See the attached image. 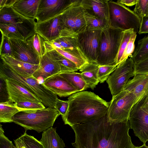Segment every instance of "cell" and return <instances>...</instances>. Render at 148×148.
<instances>
[{
  "instance_id": "ac0fdd59",
  "label": "cell",
  "mask_w": 148,
  "mask_h": 148,
  "mask_svg": "<svg viewBox=\"0 0 148 148\" xmlns=\"http://www.w3.org/2000/svg\"><path fill=\"white\" fill-rule=\"evenodd\" d=\"M108 0H81L84 10L89 14L109 23Z\"/></svg>"
},
{
  "instance_id": "484cf974",
  "label": "cell",
  "mask_w": 148,
  "mask_h": 148,
  "mask_svg": "<svg viewBox=\"0 0 148 148\" xmlns=\"http://www.w3.org/2000/svg\"><path fill=\"white\" fill-rule=\"evenodd\" d=\"M59 74L65 78L78 92L88 88L81 73L75 71L61 72Z\"/></svg>"
},
{
  "instance_id": "ab89813d",
  "label": "cell",
  "mask_w": 148,
  "mask_h": 148,
  "mask_svg": "<svg viewBox=\"0 0 148 148\" xmlns=\"http://www.w3.org/2000/svg\"><path fill=\"white\" fill-rule=\"evenodd\" d=\"M136 36V34L134 32L133 33L124 52L120 63L127 59L129 56H131L135 50L134 42Z\"/></svg>"
},
{
  "instance_id": "52a82bcc",
  "label": "cell",
  "mask_w": 148,
  "mask_h": 148,
  "mask_svg": "<svg viewBox=\"0 0 148 148\" xmlns=\"http://www.w3.org/2000/svg\"><path fill=\"white\" fill-rule=\"evenodd\" d=\"M138 101L134 94L125 90L112 96L106 114L108 121L112 123L129 121L131 110Z\"/></svg>"
},
{
  "instance_id": "d590c367",
  "label": "cell",
  "mask_w": 148,
  "mask_h": 148,
  "mask_svg": "<svg viewBox=\"0 0 148 148\" xmlns=\"http://www.w3.org/2000/svg\"><path fill=\"white\" fill-rule=\"evenodd\" d=\"M15 105L19 111L27 110H35L45 108V106L41 102L30 101H20L14 103Z\"/></svg>"
},
{
  "instance_id": "f907efd6",
  "label": "cell",
  "mask_w": 148,
  "mask_h": 148,
  "mask_svg": "<svg viewBox=\"0 0 148 148\" xmlns=\"http://www.w3.org/2000/svg\"><path fill=\"white\" fill-rule=\"evenodd\" d=\"M135 148H148V146L146 145L145 143L141 146L136 147Z\"/></svg>"
},
{
  "instance_id": "8992f818",
  "label": "cell",
  "mask_w": 148,
  "mask_h": 148,
  "mask_svg": "<svg viewBox=\"0 0 148 148\" xmlns=\"http://www.w3.org/2000/svg\"><path fill=\"white\" fill-rule=\"evenodd\" d=\"M108 3L110 26L124 31L132 29L138 33L141 19L133 11L117 1L108 0Z\"/></svg>"
},
{
  "instance_id": "8d00e7d4",
  "label": "cell",
  "mask_w": 148,
  "mask_h": 148,
  "mask_svg": "<svg viewBox=\"0 0 148 148\" xmlns=\"http://www.w3.org/2000/svg\"><path fill=\"white\" fill-rule=\"evenodd\" d=\"M117 67L116 65H99L98 77L100 83H103L106 81Z\"/></svg>"
},
{
  "instance_id": "816d5d0a",
  "label": "cell",
  "mask_w": 148,
  "mask_h": 148,
  "mask_svg": "<svg viewBox=\"0 0 148 148\" xmlns=\"http://www.w3.org/2000/svg\"></svg>"
},
{
  "instance_id": "9a60e30c",
  "label": "cell",
  "mask_w": 148,
  "mask_h": 148,
  "mask_svg": "<svg viewBox=\"0 0 148 148\" xmlns=\"http://www.w3.org/2000/svg\"><path fill=\"white\" fill-rule=\"evenodd\" d=\"M9 100L15 103L20 101L42 102L40 98L14 81L5 77Z\"/></svg>"
},
{
  "instance_id": "7c38bea8",
  "label": "cell",
  "mask_w": 148,
  "mask_h": 148,
  "mask_svg": "<svg viewBox=\"0 0 148 148\" xmlns=\"http://www.w3.org/2000/svg\"><path fill=\"white\" fill-rule=\"evenodd\" d=\"M73 0H41L36 16V22L46 21L62 14Z\"/></svg>"
},
{
  "instance_id": "cb8c5ba5",
  "label": "cell",
  "mask_w": 148,
  "mask_h": 148,
  "mask_svg": "<svg viewBox=\"0 0 148 148\" xmlns=\"http://www.w3.org/2000/svg\"><path fill=\"white\" fill-rule=\"evenodd\" d=\"M28 19L17 12L12 6L0 8V24H11L16 27Z\"/></svg>"
},
{
  "instance_id": "ee69618b",
  "label": "cell",
  "mask_w": 148,
  "mask_h": 148,
  "mask_svg": "<svg viewBox=\"0 0 148 148\" xmlns=\"http://www.w3.org/2000/svg\"><path fill=\"white\" fill-rule=\"evenodd\" d=\"M0 79V102H5L9 100V95L5 79L1 77Z\"/></svg>"
},
{
  "instance_id": "603a6c76",
  "label": "cell",
  "mask_w": 148,
  "mask_h": 148,
  "mask_svg": "<svg viewBox=\"0 0 148 148\" xmlns=\"http://www.w3.org/2000/svg\"><path fill=\"white\" fill-rule=\"evenodd\" d=\"M56 128L51 127L42 132L40 140L44 148H64L65 144L56 132Z\"/></svg>"
},
{
  "instance_id": "2e32d148",
  "label": "cell",
  "mask_w": 148,
  "mask_h": 148,
  "mask_svg": "<svg viewBox=\"0 0 148 148\" xmlns=\"http://www.w3.org/2000/svg\"><path fill=\"white\" fill-rule=\"evenodd\" d=\"M60 15L41 23H37L36 22V32L46 41H51L59 38L62 29L60 20Z\"/></svg>"
},
{
  "instance_id": "1f68e13d",
  "label": "cell",
  "mask_w": 148,
  "mask_h": 148,
  "mask_svg": "<svg viewBox=\"0 0 148 148\" xmlns=\"http://www.w3.org/2000/svg\"><path fill=\"white\" fill-rule=\"evenodd\" d=\"M0 29L1 34L9 38L24 40L17 28L11 24H0Z\"/></svg>"
},
{
  "instance_id": "f6af8a7d",
  "label": "cell",
  "mask_w": 148,
  "mask_h": 148,
  "mask_svg": "<svg viewBox=\"0 0 148 148\" xmlns=\"http://www.w3.org/2000/svg\"><path fill=\"white\" fill-rule=\"evenodd\" d=\"M45 45L47 52L60 49L64 50V48L58 42L54 40L51 41H45Z\"/></svg>"
},
{
  "instance_id": "4dcf8cb0",
  "label": "cell",
  "mask_w": 148,
  "mask_h": 148,
  "mask_svg": "<svg viewBox=\"0 0 148 148\" xmlns=\"http://www.w3.org/2000/svg\"><path fill=\"white\" fill-rule=\"evenodd\" d=\"M84 11L87 27L102 30L110 25L107 21L90 15Z\"/></svg>"
},
{
  "instance_id": "f1b7e54d",
  "label": "cell",
  "mask_w": 148,
  "mask_h": 148,
  "mask_svg": "<svg viewBox=\"0 0 148 148\" xmlns=\"http://www.w3.org/2000/svg\"><path fill=\"white\" fill-rule=\"evenodd\" d=\"M131 57L134 63L148 57V36L138 41L137 47Z\"/></svg>"
},
{
  "instance_id": "5bb4252c",
  "label": "cell",
  "mask_w": 148,
  "mask_h": 148,
  "mask_svg": "<svg viewBox=\"0 0 148 148\" xmlns=\"http://www.w3.org/2000/svg\"><path fill=\"white\" fill-rule=\"evenodd\" d=\"M42 83L49 90L60 97H68L78 92L59 73L48 77Z\"/></svg>"
},
{
  "instance_id": "681fc988",
  "label": "cell",
  "mask_w": 148,
  "mask_h": 148,
  "mask_svg": "<svg viewBox=\"0 0 148 148\" xmlns=\"http://www.w3.org/2000/svg\"><path fill=\"white\" fill-rule=\"evenodd\" d=\"M14 142L17 148H26L18 138L14 140Z\"/></svg>"
},
{
  "instance_id": "e0dca14e",
  "label": "cell",
  "mask_w": 148,
  "mask_h": 148,
  "mask_svg": "<svg viewBox=\"0 0 148 148\" xmlns=\"http://www.w3.org/2000/svg\"><path fill=\"white\" fill-rule=\"evenodd\" d=\"M61 72L59 64L47 52L41 58L39 67L33 75L37 79L41 77L44 81L48 77Z\"/></svg>"
},
{
  "instance_id": "60d3db41",
  "label": "cell",
  "mask_w": 148,
  "mask_h": 148,
  "mask_svg": "<svg viewBox=\"0 0 148 148\" xmlns=\"http://www.w3.org/2000/svg\"><path fill=\"white\" fill-rule=\"evenodd\" d=\"M135 75H148V57L134 63Z\"/></svg>"
},
{
  "instance_id": "44dd1931",
  "label": "cell",
  "mask_w": 148,
  "mask_h": 148,
  "mask_svg": "<svg viewBox=\"0 0 148 148\" xmlns=\"http://www.w3.org/2000/svg\"><path fill=\"white\" fill-rule=\"evenodd\" d=\"M124 90L134 94L139 101L148 93V75H135L128 81Z\"/></svg>"
},
{
  "instance_id": "7bdbcfd3",
  "label": "cell",
  "mask_w": 148,
  "mask_h": 148,
  "mask_svg": "<svg viewBox=\"0 0 148 148\" xmlns=\"http://www.w3.org/2000/svg\"><path fill=\"white\" fill-rule=\"evenodd\" d=\"M69 107L68 101L56 99L54 108L58 112L62 117L64 116L67 112Z\"/></svg>"
},
{
  "instance_id": "9c48e42d",
  "label": "cell",
  "mask_w": 148,
  "mask_h": 148,
  "mask_svg": "<svg viewBox=\"0 0 148 148\" xmlns=\"http://www.w3.org/2000/svg\"><path fill=\"white\" fill-rule=\"evenodd\" d=\"M59 18L62 30L78 34L87 27L85 11L81 0H73L71 5L60 15Z\"/></svg>"
},
{
  "instance_id": "277c9868",
  "label": "cell",
  "mask_w": 148,
  "mask_h": 148,
  "mask_svg": "<svg viewBox=\"0 0 148 148\" xmlns=\"http://www.w3.org/2000/svg\"><path fill=\"white\" fill-rule=\"evenodd\" d=\"M0 76L12 79L40 98L45 107L54 108L57 95L47 88L33 75H21L5 66L0 61Z\"/></svg>"
},
{
  "instance_id": "5b68a950",
  "label": "cell",
  "mask_w": 148,
  "mask_h": 148,
  "mask_svg": "<svg viewBox=\"0 0 148 148\" xmlns=\"http://www.w3.org/2000/svg\"><path fill=\"white\" fill-rule=\"evenodd\" d=\"M123 31L110 25L102 30L97 61L98 65H116Z\"/></svg>"
},
{
  "instance_id": "4316f807",
  "label": "cell",
  "mask_w": 148,
  "mask_h": 148,
  "mask_svg": "<svg viewBox=\"0 0 148 148\" xmlns=\"http://www.w3.org/2000/svg\"><path fill=\"white\" fill-rule=\"evenodd\" d=\"M19 112L15 106L14 103L9 100L0 103V122L7 123L13 122L12 118Z\"/></svg>"
},
{
  "instance_id": "6da1fadb",
  "label": "cell",
  "mask_w": 148,
  "mask_h": 148,
  "mask_svg": "<svg viewBox=\"0 0 148 148\" xmlns=\"http://www.w3.org/2000/svg\"><path fill=\"white\" fill-rule=\"evenodd\" d=\"M75 134V148H135L129 132L128 120L111 123L106 114L100 119L70 126Z\"/></svg>"
},
{
  "instance_id": "7a4b0ae2",
  "label": "cell",
  "mask_w": 148,
  "mask_h": 148,
  "mask_svg": "<svg viewBox=\"0 0 148 148\" xmlns=\"http://www.w3.org/2000/svg\"><path fill=\"white\" fill-rule=\"evenodd\" d=\"M68 101L67 111L62 117L64 124L70 126L103 117L106 115L110 103L94 92L87 91L73 94Z\"/></svg>"
},
{
  "instance_id": "8fae6325",
  "label": "cell",
  "mask_w": 148,
  "mask_h": 148,
  "mask_svg": "<svg viewBox=\"0 0 148 148\" xmlns=\"http://www.w3.org/2000/svg\"><path fill=\"white\" fill-rule=\"evenodd\" d=\"M102 31L86 27L78 34L79 47L89 62L97 64Z\"/></svg>"
},
{
  "instance_id": "f35d334b",
  "label": "cell",
  "mask_w": 148,
  "mask_h": 148,
  "mask_svg": "<svg viewBox=\"0 0 148 148\" xmlns=\"http://www.w3.org/2000/svg\"><path fill=\"white\" fill-rule=\"evenodd\" d=\"M8 55L12 56V50L10 38L1 34L0 48V56Z\"/></svg>"
},
{
  "instance_id": "c3c4849f",
  "label": "cell",
  "mask_w": 148,
  "mask_h": 148,
  "mask_svg": "<svg viewBox=\"0 0 148 148\" xmlns=\"http://www.w3.org/2000/svg\"><path fill=\"white\" fill-rule=\"evenodd\" d=\"M137 0H118L117 1L119 3L128 6L135 5Z\"/></svg>"
},
{
  "instance_id": "30bf717a",
  "label": "cell",
  "mask_w": 148,
  "mask_h": 148,
  "mask_svg": "<svg viewBox=\"0 0 148 148\" xmlns=\"http://www.w3.org/2000/svg\"><path fill=\"white\" fill-rule=\"evenodd\" d=\"M134 63L132 58H128L119 63L106 81L112 96L124 90L130 78L134 77Z\"/></svg>"
},
{
  "instance_id": "7402d4cb",
  "label": "cell",
  "mask_w": 148,
  "mask_h": 148,
  "mask_svg": "<svg viewBox=\"0 0 148 148\" xmlns=\"http://www.w3.org/2000/svg\"><path fill=\"white\" fill-rule=\"evenodd\" d=\"M41 1L17 0L12 7L17 12L25 17L36 19Z\"/></svg>"
},
{
  "instance_id": "d6986e66",
  "label": "cell",
  "mask_w": 148,
  "mask_h": 148,
  "mask_svg": "<svg viewBox=\"0 0 148 148\" xmlns=\"http://www.w3.org/2000/svg\"><path fill=\"white\" fill-rule=\"evenodd\" d=\"M1 60L7 66L22 75H32L39 66L18 60L12 56L6 55L0 56Z\"/></svg>"
},
{
  "instance_id": "836d02e7",
  "label": "cell",
  "mask_w": 148,
  "mask_h": 148,
  "mask_svg": "<svg viewBox=\"0 0 148 148\" xmlns=\"http://www.w3.org/2000/svg\"><path fill=\"white\" fill-rule=\"evenodd\" d=\"M56 50L64 56L75 63L79 70L89 63L87 60L65 50L60 49H57Z\"/></svg>"
},
{
  "instance_id": "4fadbf2b",
  "label": "cell",
  "mask_w": 148,
  "mask_h": 148,
  "mask_svg": "<svg viewBox=\"0 0 148 148\" xmlns=\"http://www.w3.org/2000/svg\"><path fill=\"white\" fill-rule=\"evenodd\" d=\"M12 50V56L21 61L39 64L40 58L27 40L10 38Z\"/></svg>"
},
{
  "instance_id": "d6a6232c",
  "label": "cell",
  "mask_w": 148,
  "mask_h": 148,
  "mask_svg": "<svg viewBox=\"0 0 148 148\" xmlns=\"http://www.w3.org/2000/svg\"><path fill=\"white\" fill-rule=\"evenodd\" d=\"M25 131L24 133L18 138L26 148H44L40 140L32 136L27 134Z\"/></svg>"
},
{
  "instance_id": "74e56055",
  "label": "cell",
  "mask_w": 148,
  "mask_h": 148,
  "mask_svg": "<svg viewBox=\"0 0 148 148\" xmlns=\"http://www.w3.org/2000/svg\"><path fill=\"white\" fill-rule=\"evenodd\" d=\"M133 11L141 19L148 16V0H137Z\"/></svg>"
},
{
  "instance_id": "ffe728a7",
  "label": "cell",
  "mask_w": 148,
  "mask_h": 148,
  "mask_svg": "<svg viewBox=\"0 0 148 148\" xmlns=\"http://www.w3.org/2000/svg\"><path fill=\"white\" fill-rule=\"evenodd\" d=\"M77 36L78 34L76 33L62 30L61 32L60 37L55 40L59 43L64 48V50L87 60L79 47Z\"/></svg>"
},
{
  "instance_id": "bcb514c9",
  "label": "cell",
  "mask_w": 148,
  "mask_h": 148,
  "mask_svg": "<svg viewBox=\"0 0 148 148\" xmlns=\"http://www.w3.org/2000/svg\"><path fill=\"white\" fill-rule=\"evenodd\" d=\"M138 33L139 34L148 33V16L141 18Z\"/></svg>"
},
{
  "instance_id": "b9f144b4",
  "label": "cell",
  "mask_w": 148,
  "mask_h": 148,
  "mask_svg": "<svg viewBox=\"0 0 148 148\" xmlns=\"http://www.w3.org/2000/svg\"><path fill=\"white\" fill-rule=\"evenodd\" d=\"M0 148H17L4 134L2 125H0Z\"/></svg>"
},
{
  "instance_id": "d4e9b609",
  "label": "cell",
  "mask_w": 148,
  "mask_h": 148,
  "mask_svg": "<svg viewBox=\"0 0 148 148\" xmlns=\"http://www.w3.org/2000/svg\"><path fill=\"white\" fill-rule=\"evenodd\" d=\"M99 65L89 62L79 70L88 88L93 90L99 82L98 77Z\"/></svg>"
},
{
  "instance_id": "7dc6e473",
  "label": "cell",
  "mask_w": 148,
  "mask_h": 148,
  "mask_svg": "<svg viewBox=\"0 0 148 148\" xmlns=\"http://www.w3.org/2000/svg\"><path fill=\"white\" fill-rule=\"evenodd\" d=\"M17 0H0V8L12 6Z\"/></svg>"
},
{
  "instance_id": "f546056e",
  "label": "cell",
  "mask_w": 148,
  "mask_h": 148,
  "mask_svg": "<svg viewBox=\"0 0 148 148\" xmlns=\"http://www.w3.org/2000/svg\"><path fill=\"white\" fill-rule=\"evenodd\" d=\"M27 40L31 45L41 59L47 52L45 47V40L41 36L36 33Z\"/></svg>"
},
{
  "instance_id": "e575fe53",
  "label": "cell",
  "mask_w": 148,
  "mask_h": 148,
  "mask_svg": "<svg viewBox=\"0 0 148 148\" xmlns=\"http://www.w3.org/2000/svg\"><path fill=\"white\" fill-rule=\"evenodd\" d=\"M134 32L133 29H132L123 31V35L117 58L116 64L117 66L120 63L121 59L129 40Z\"/></svg>"
},
{
  "instance_id": "ba28073f",
  "label": "cell",
  "mask_w": 148,
  "mask_h": 148,
  "mask_svg": "<svg viewBox=\"0 0 148 148\" xmlns=\"http://www.w3.org/2000/svg\"><path fill=\"white\" fill-rule=\"evenodd\" d=\"M148 93L132 108L129 121L130 128L143 144L148 141Z\"/></svg>"
},
{
  "instance_id": "3957f363",
  "label": "cell",
  "mask_w": 148,
  "mask_h": 148,
  "mask_svg": "<svg viewBox=\"0 0 148 148\" xmlns=\"http://www.w3.org/2000/svg\"><path fill=\"white\" fill-rule=\"evenodd\" d=\"M60 115L54 108L47 107L19 111L13 116L12 121L23 127L25 131L34 130L40 133L52 127Z\"/></svg>"
},
{
  "instance_id": "83f0119b",
  "label": "cell",
  "mask_w": 148,
  "mask_h": 148,
  "mask_svg": "<svg viewBox=\"0 0 148 148\" xmlns=\"http://www.w3.org/2000/svg\"><path fill=\"white\" fill-rule=\"evenodd\" d=\"M48 52L53 58L59 64L61 72H75L79 70L75 63L61 54L56 50Z\"/></svg>"
}]
</instances>
